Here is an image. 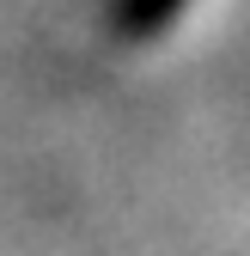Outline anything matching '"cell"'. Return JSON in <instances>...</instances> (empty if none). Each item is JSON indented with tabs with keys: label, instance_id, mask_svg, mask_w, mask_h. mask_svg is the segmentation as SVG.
Segmentation results:
<instances>
[{
	"label": "cell",
	"instance_id": "6da1fadb",
	"mask_svg": "<svg viewBox=\"0 0 250 256\" xmlns=\"http://www.w3.org/2000/svg\"><path fill=\"white\" fill-rule=\"evenodd\" d=\"M183 12V0H116V30L122 37H159Z\"/></svg>",
	"mask_w": 250,
	"mask_h": 256
}]
</instances>
